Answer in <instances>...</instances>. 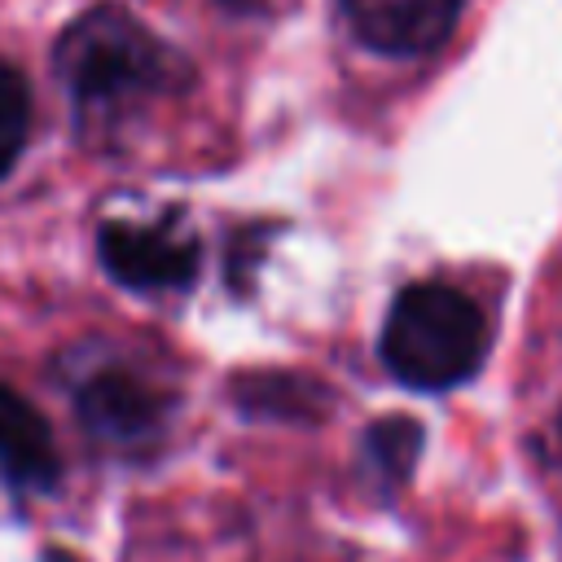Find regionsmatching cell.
Listing matches in <instances>:
<instances>
[{
    "label": "cell",
    "mask_w": 562,
    "mask_h": 562,
    "mask_svg": "<svg viewBox=\"0 0 562 562\" xmlns=\"http://www.w3.org/2000/svg\"><path fill=\"white\" fill-rule=\"evenodd\" d=\"M79 417L92 439L110 448H140L158 439L167 400L127 369H101L79 386Z\"/></svg>",
    "instance_id": "cell-5"
},
{
    "label": "cell",
    "mask_w": 562,
    "mask_h": 562,
    "mask_svg": "<svg viewBox=\"0 0 562 562\" xmlns=\"http://www.w3.org/2000/svg\"><path fill=\"white\" fill-rule=\"evenodd\" d=\"M57 474H61V457L53 426L26 395L0 386V487L48 492Z\"/></svg>",
    "instance_id": "cell-6"
},
{
    "label": "cell",
    "mask_w": 562,
    "mask_h": 562,
    "mask_svg": "<svg viewBox=\"0 0 562 562\" xmlns=\"http://www.w3.org/2000/svg\"><path fill=\"white\" fill-rule=\"evenodd\" d=\"M558 435H562V426H558Z\"/></svg>",
    "instance_id": "cell-10"
},
{
    "label": "cell",
    "mask_w": 562,
    "mask_h": 562,
    "mask_svg": "<svg viewBox=\"0 0 562 562\" xmlns=\"http://www.w3.org/2000/svg\"><path fill=\"white\" fill-rule=\"evenodd\" d=\"M351 35L382 57H426L435 53L457 18L461 0H338Z\"/></svg>",
    "instance_id": "cell-4"
},
{
    "label": "cell",
    "mask_w": 562,
    "mask_h": 562,
    "mask_svg": "<svg viewBox=\"0 0 562 562\" xmlns=\"http://www.w3.org/2000/svg\"><path fill=\"white\" fill-rule=\"evenodd\" d=\"M176 57L119 4L79 13L57 40V75L79 110L119 114L171 88Z\"/></svg>",
    "instance_id": "cell-1"
},
{
    "label": "cell",
    "mask_w": 562,
    "mask_h": 562,
    "mask_svg": "<svg viewBox=\"0 0 562 562\" xmlns=\"http://www.w3.org/2000/svg\"><path fill=\"white\" fill-rule=\"evenodd\" d=\"M26 136H31V88L9 61H0V180L22 158Z\"/></svg>",
    "instance_id": "cell-7"
},
{
    "label": "cell",
    "mask_w": 562,
    "mask_h": 562,
    "mask_svg": "<svg viewBox=\"0 0 562 562\" xmlns=\"http://www.w3.org/2000/svg\"><path fill=\"white\" fill-rule=\"evenodd\" d=\"M487 321L470 294L443 281L400 290L382 325V364L413 391H448L479 373Z\"/></svg>",
    "instance_id": "cell-2"
},
{
    "label": "cell",
    "mask_w": 562,
    "mask_h": 562,
    "mask_svg": "<svg viewBox=\"0 0 562 562\" xmlns=\"http://www.w3.org/2000/svg\"><path fill=\"white\" fill-rule=\"evenodd\" d=\"M44 562H75V558H66V553H57V549H48V553H44Z\"/></svg>",
    "instance_id": "cell-9"
},
{
    "label": "cell",
    "mask_w": 562,
    "mask_h": 562,
    "mask_svg": "<svg viewBox=\"0 0 562 562\" xmlns=\"http://www.w3.org/2000/svg\"><path fill=\"white\" fill-rule=\"evenodd\" d=\"M364 448H369L378 474H386L391 483H400V479H408V470H413V461L422 452V426L413 417H386V422H378L369 430Z\"/></svg>",
    "instance_id": "cell-8"
},
{
    "label": "cell",
    "mask_w": 562,
    "mask_h": 562,
    "mask_svg": "<svg viewBox=\"0 0 562 562\" xmlns=\"http://www.w3.org/2000/svg\"><path fill=\"white\" fill-rule=\"evenodd\" d=\"M101 268L127 290H184L198 272V246L176 220H105L97 233Z\"/></svg>",
    "instance_id": "cell-3"
}]
</instances>
